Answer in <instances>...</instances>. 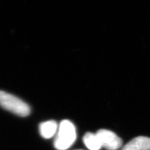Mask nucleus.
<instances>
[{
    "label": "nucleus",
    "mask_w": 150,
    "mask_h": 150,
    "mask_svg": "<svg viewBox=\"0 0 150 150\" xmlns=\"http://www.w3.org/2000/svg\"><path fill=\"white\" fill-rule=\"evenodd\" d=\"M76 150H82V149H76Z\"/></svg>",
    "instance_id": "0eeeda50"
},
{
    "label": "nucleus",
    "mask_w": 150,
    "mask_h": 150,
    "mask_svg": "<svg viewBox=\"0 0 150 150\" xmlns=\"http://www.w3.org/2000/svg\"><path fill=\"white\" fill-rule=\"evenodd\" d=\"M121 150H150V138L136 137L124 146Z\"/></svg>",
    "instance_id": "20e7f679"
},
{
    "label": "nucleus",
    "mask_w": 150,
    "mask_h": 150,
    "mask_svg": "<svg viewBox=\"0 0 150 150\" xmlns=\"http://www.w3.org/2000/svg\"><path fill=\"white\" fill-rule=\"evenodd\" d=\"M76 138V132L74 124L68 120H64L59 126L54 140V147L58 150H66L73 145Z\"/></svg>",
    "instance_id": "f257e3e1"
},
{
    "label": "nucleus",
    "mask_w": 150,
    "mask_h": 150,
    "mask_svg": "<svg viewBox=\"0 0 150 150\" xmlns=\"http://www.w3.org/2000/svg\"><path fill=\"white\" fill-rule=\"evenodd\" d=\"M83 141L86 147L90 150H99L102 148L100 141L96 134L87 132L84 135Z\"/></svg>",
    "instance_id": "423d86ee"
},
{
    "label": "nucleus",
    "mask_w": 150,
    "mask_h": 150,
    "mask_svg": "<svg viewBox=\"0 0 150 150\" xmlns=\"http://www.w3.org/2000/svg\"><path fill=\"white\" fill-rule=\"evenodd\" d=\"M102 147L108 150H117L122 145V140L117 135L108 129H99L96 133Z\"/></svg>",
    "instance_id": "7ed1b4c3"
},
{
    "label": "nucleus",
    "mask_w": 150,
    "mask_h": 150,
    "mask_svg": "<svg viewBox=\"0 0 150 150\" xmlns=\"http://www.w3.org/2000/svg\"><path fill=\"white\" fill-rule=\"evenodd\" d=\"M0 106L21 117L29 115L31 112L29 106L22 99L7 92L0 91Z\"/></svg>",
    "instance_id": "f03ea898"
},
{
    "label": "nucleus",
    "mask_w": 150,
    "mask_h": 150,
    "mask_svg": "<svg viewBox=\"0 0 150 150\" xmlns=\"http://www.w3.org/2000/svg\"><path fill=\"white\" fill-rule=\"evenodd\" d=\"M59 126L54 120H48L40 125V134L42 138L49 139L51 138L57 133Z\"/></svg>",
    "instance_id": "39448f33"
}]
</instances>
